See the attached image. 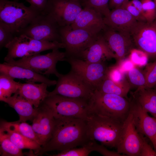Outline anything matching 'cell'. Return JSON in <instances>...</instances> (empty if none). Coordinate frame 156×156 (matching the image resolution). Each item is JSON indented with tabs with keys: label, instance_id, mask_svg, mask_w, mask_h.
<instances>
[{
	"label": "cell",
	"instance_id": "obj_1",
	"mask_svg": "<svg viewBox=\"0 0 156 156\" xmlns=\"http://www.w3.org/2000/svg\"><path fill=\"white\" fill-rule=\"evenodd\" d=\"M91 140L88 135L87 120L72 118L55 119L51 138L42 147L37 155L48 151H65L82 146Z\"/></svg>",
	"mask_w": 156,
	"mask_h": 156
},
{
	"label": "cell",
	"instance_id": "obj_2",
	"mask_svg": "<svg viewBox=\"0 0 156 156\" xmlns=\"http://www.w3.org/2000/svg\"><path fill=\"white\" fill-rule=\"evenodd\" d=\"M90 113L112 118L124 123L130 112L127 98L103 93L94 90L89 101Z\"/></svg>",
	"mask_w": 156,
	"mask_h": 156
},
{
	"label": "cell",
	"instance_id": "obj_3",
	"mask_svg": "<svg viewBox=\"0 0 156 156\" xmlns=\"http://www.w3.org/2000/svg\"><path fill=\"white\" fill-rule=\"evenodd\" d=\"M87 121L90 140L116 148L120 140L124 123L94 114H91Z\"/></svg>",
	"mask_w": 156,
	"mask_h": 156
},
{
	"label": "cell",
	"instance_id": "obj_4",
	"mask_svg": "<svg viewBox=\"0 0 156 156\" xmlns=\"http://www.w3.org/2000/svg\"><path fill=\"white\" fill-rule=\"evenodd\" d=\"M89 101L54 94L48 96L42 103L51 110L55 119L72 118L87 120L90 114Z\"/></svg>",
	"mask_w": 156,
	"mask_h": 156
},
{
	"label": "cell",
	"instance_id": "obj_5",
	"mask_svg": "<svg viewBox=\"0 0 156 156\" xmlns=\"http://www.w3.org/2000/svg\"><path fill=\"white\" fill-rule=\"evenodd\" d=\"M39 13L17 1L0 0V21L7 25L16 36Z\"/></svg>",
	"mask_w": 156,
	"mask_h": 156
},
{
	"label": "cell",
	"instance_id": "obj_6",
	"mask_svg": "<svg viewBox=\"0 0 156 156\" xmlns=\"http://www.w3.org/2000/svg\"><path fill=\"white\" fill-rule=\"evenodd\" d=\"M5 47L8 50L4 59L7 62L17 58L39 54L47 50L64 48V45L62 43L39 40L20 34L15 36Z\"/></svg>",
	"mask_w": 156,
	"mask_h": 156
},
{
	"label": "cell",
	"instance_id": "obj_7",
	"mask_svg": "<svg viewBox=\"0 0 156 156\" xmlns=\"http://www.w3.org/2000/svg\"><path fill=\"white\" fill-rule=\"evenodd\" d=\"M59 49H55L48 53L39 54L24 57L18 60L14 59L5 62L9 64L27 68L39 74L49 77L55 75L58 77L61 75L56 68L58 61H66L65 52L60 51Z\"/></svg>",
	"mask_w": 156,
	"mask_h": 156
},
{
	"label": "cell",
	"instance_id": "obj_8",
	"mask_svg": "<svg viewBox=\"0 0 156 156\" xmlns=\"http://www.w3.org/2000/svg\"><path fill=\"white\" fill-rule=\"evenodd\" d=\"M60 33L66 58L79 59L99 34L93 35L83 29L73 28L70 25L60 27Z\"/></svg>",
	"mask_w": 156,
	"mask_h": 156
},
{
	"label": "cell",
	"instance_id": "obj_9",
	"mask_svg": "<svg viewBox=\"0 0 156 156\" xmlns=\"http://www.w3.org/2000/svg\"><path fill=\"white\" fill-rule=\"evenodd\" d=\"M60 27L48 14H37L19 34L43 41L62 42Z\"/></svg>",
	"mask_w": 156,
	"mask_h": 156
},
{
	"label": "cell",
	"instance_id": "obj_10",
	"mask_svg": "<svg viewBox=\"0 0 156 156\" xmlns=\"http://www.w3.org/2000/svg\"><path fill=\"white\" fill-rule=\"evenodd\" d=\"M58 78L55 88L49 92L48 96L58 94L89 101L94 90L79 76L70 71Z\"/></svg>",
	"mask_w": 156,
	"mask_h": 156
},
{
	"label": "cell",
	"instance_id": "obj_11",
	"mask_svg": "<svg viewBox=\"0 0 156 156\" xmlns=\"http://www.w3.org/2000/svg\"><path fill=\"white\" fill-rule=\"evenodd\" d=\"M70 71L80 77L94 90L107 76L108 69L104 62L91 63L73 57L66 58Z\"/></svg>",
	"mask_w": 156,
	"mask_h": 156
},
{
	"label": "cell",
	"instance_id": "obj_12",
	"mask_svg": "<svg viewBox=\"0 0 156 156\" xmlns=\"http://www.w3.org/2000/svg\"><path fill=\"white\" fill-rule=\"evenodd\" d=\"M130 35L134 47L156 60V22L137 21Z\"/></svg>",
	"mask_w": 156,
	"mask_h": 156
},
{
	"label": "cell",
	"instance_id": "obj_13",
	"mask_svg": "<svg viewBox=\"0 0 156 156\" xmlns=\"http://www.w3.org/2000/svg\"><path fill=\"white\" fill-rule=\"evenodd\" d=\"M78 0H48L43 12L60 27L71 25L83 8Z\"/></svg>",
	"mask_w": 156,
	"mask_h": 156
},
{
	"label": "cell",
	"instance_id": "obj_14",
	"mask_svg": "<svg viewBox=\"0 0 156 156\" xmlns=\"http://www.w3.org/2000/svg\"><path fill=\"white\" fill-rule=\"evenodd\" d=\"M141 146L140 135L136 129L130 112L123 123L120 140L116 148L117 152L125 156H140Z\"/></svg>",
	"mask_w": 156,
	"mask_h": 156
},
{
	"label": "cell",
	"instance_id": "obj_15",
	"mask_svg": "<svg viewBox=\"0 0 156 156\" xmlns=\"http://www.w3.org/2000/svg\"><path fill=\"white\" fill-rule=\"evenodd\" d=\"M101 33L118 62L125 59L134 47L130 34L115 31L106 26Z\"/></svg>",
	"mask_w": 156,
	"mask_h": 156
},
{
	"label": "cell",
	"instance_id": "obj_16",
	"mask_svg": "<svg viewBox=\"0 0 156 156\" xmlns=\"http://www.w3.org/2000/svg\"><path fill=\"white\" fill-rule=\"evenodd\" d=\"M129 100L130 112L132 114L133 122L137 131L149 139L156 151L155 142L156 135V118L150 116L148 112L132 99L131 98Z\"/></svg>",
	"mask_w": 156,
	"mask_h": 156
},
{
	"label": "cell",
	"instance_id": "obj_17",
	"mask_svg": "<svg viewBox=\"0 0 156 156\" xmlns=\"http://www.w3.org/2000/svg\"><path fill=\"white\" fill-rule=\"evenodd\" d=\"M37 113L33 120L32 127L42 146L51 138L55 119L51 110L42 103L38 108Z\"/></svg>",
	"mask_w": 156,
	"mask_h": 156
},
{
	"label": "cell",
	"instance_id": "obj_18",
	"mask_svg": "<svg viewBox=\"0 0 156 156\" xmlns=\"http://www.w3.org/2000/svg\"><path fill=\"white\" fill-rule=\"evenodd\" d=\"M103 16L94 10L83 7L70 25L80 29L94 35H98L106 27Z\"/></svg>",
	"mask_w": 156,
	"mask_h": 156
},
{
	"label": "cell",
	"instance_id": "obj_19",
	"mask_svg": "<svg viewBox=\"0 0 156 156\" xmlns=\"http://www.w3.org/2000/svg\"><path fill=\"white\" fill-rule=\"evenodd\" d=\"M0 73L6 74L13 79H18L26 83L39 82L44 83L48 86L56 85L57 81L47 77L30 69L7 64L5 62L0 64Z\"/></svg>",
	"mask_w": 156,
	"mask_h": 156
},
{
	"label": "cell",
	"instance_id": "obj_20",
	"mask_svg": "<svg viewBox=\"0 0 156 156\" xmlns=\"http://www.w3.org/2000/svg\"><path fill=\"white\" fill-rule=\"evenodd\" d=\"M106 26L119 32L130 34L137 21L126 10L122 8L112 9L103 17Z\"/></svg>",
	"mask_w": 156,
	"mask_h": 156
},
{
	"label": "cell",
	"instance_id": "obj_21",
	"mask_svg": "<svg viewBox=\"0 0 156 156\" xmlns=\"http://www.w3.org/2000/svg\"><path fill=\"white\" fill-rule=\"evenodd\" d=\"M116 58L101 33L96 39L82 53L80 59L91 63L104 62L106 60Z\"/></svg>",
	"mask_w": 156,
	"mask_h": 156
},
{
	"label": "cell",
	"instance_id": "obj_22",
	"mask_svg": "<svg viewBox=\"0 0 156 156\" xmlns=\"http://www.w3.org/2000/svg\"><path fill=\"white\" fill-rule=\"evenodd\" d=\"M48 86L47 84L44 83H21L16 93L31 103L35 107L37 108L48 96L49 92L47 90Z\"/></svg>",
	"mask_w": 156,
	"mask_h": 156
},
{
	"label": "cell",
	"instance_id": "obj_23",
	"mask_svg": "<svg viewBox=\"0 0 156 156\" xmlns=\"http://www.w3.org/2000/svg\"><path fill=\"white\" fill-rule=\"evenodd\" d=\"M14 108L18 114L21 122L32 121L36 115L38 108H35L30 102L16 93L3 101Z\"/></svg>",
	"mask_w": 156,
	"mask_h": 156
},
{
	"label": "cell",
	"instance_id": "obj_24",
	"mask_svg": "<svg viewBox=\"0 0 156 156\" xmlns=\"http://www.w3.org/2000/svg\"><path fill=\"white\" fill-rule=\"evenodd\" d=\"M131 98L147 112L156 116V92L153 88H139L131 92Z\"/></svg>",
	"mask_w": 156,
	"mask_h": 156
},
{
	"label": "cell",
	"instance_id": "obj_25",
	"mask_svg": "<svg viewBox=\"0 0 156 156\" xmlns=\"http://www.w3.org/2000/svg\"><path fill=\"white\" fill-rule=\"evenodd\" d=\"M131 86L127 79L115 82L107 76L100 83L95 89L104 93L113 94L127 98Z\"/></svg>",
	"mask_w": 156,
	"mask_h": 156
},
{
	"label": "cell",
	"instance_id": "obj_26",
	"mask_svg": "<svg viewBox=\"0 0 156 156\" xmlns=\"http://www.w3.org/2000/svg\"><path fill=\"white\" fill-rule=\"evenodd\" d=\"M0 129L18 133L36 142L41 146L32 126L26 122H21L18 120L12 122L1 121L0 123Z\"/></svg>",
	"mask_w": 156,
	"mask_h": 156
},
{
	"label": "cell",
	"instance_id": "obj_27",
	"mask_svg": "<svg viewBox=\"0 0 156 156\" xmlns=\"http://www.w3.org/2000/svg\"><path fill=\"white\" fill-rule=\"evenodd\" d=\"M0 133L8 137L18 147L22 150L28 149L34 150L37 154L42 148V146L36 142L29 139L20 134L0 129Z\"/></svg>",
	"mask_w": 156,
	"mask_h": 156
},
{
	"label": "cell",
	"instance_id": "obj_28",
	"mask_svg": "<svg viewBox=\"0 0 156 156\" xmlns=\"http://www.w3.org/2000/svg\"><path fill=\"white\" fill-rule=\"evenodd\" d=\"M0 100L3 101L18 90L21 83L5 74L0 73Z\"/></svg>",
	"mask_w": 156,
	"mask_h": 156
},
{
	"label": "cell",
	"instance_id": "obj_29",
	"mask_svg": "<svg viewBox=\"0 0 156 156\" xmlns=\"http://www.w3.org/2000/svg\"><path fill=\"white\" fill-rule=\"evenodd\" d=\"M0 154L1 156H23L22 150L4 134L0 133Z\"/></svg>",
	"mask_w": 156,
	"mask_h": 156
},
{
	"label": "cell",
	"instance_id": "obj_30",
	"mask_svg": "<svg viewBox=\"0 0 156 156\" xmlns=\"http://www.w3.org/2000/svg\"><path fill=\"white\" fill-rule=\"evenodd\" d=\"M127 80L131 87L136 88L147 87L146 78L143 72L134 67L127 72Z\"/></svg>",
	"mask_w": 156,
	"mask_h": 156
},
{
	"label": "cell",
	"instance_id": "obj_31",
	"mask_svg": "<svg viewBox=\"0 0 156 156\" xmlns=\"http://www.w3.org/2000/svg\"><path fill=\"white\" fill-rule=\"evenodd\" d=\"M109 0H81V3L83 8L92 9L104 17L108 16L110 11L109 6Z\"/></svg>",
	"mask_w": 156,
	"mask_h": 156
},
{
	"label": "cell",
	"instance_id": "obj_32",
	"mask_svg": "<svg viewBox=\"0 0 156 156\" xmlns=\"http://www.w3.org/2000/svg\"><path fill=\"white\" fill-rule=\"evenodd\" d=\"M94 140H91L88 143L79 148H73L61 151L53 156H87L94 151L93 144Z\"/></svg>",
	"mask_w": 156,
	"mask_h": 156
},
{
	"label": "cell",
	"instance_id": "obj_33",
	"mask_svg": "<svg viewBox=\"0 0 156 156\" xmlns=\"http://www.w3.org/2000/svg\"><path fill=\"white\" fill-rule=\"evenodd\" d=\"M143 72L147 87L153 88L156 84V60L147 64Z\"/></svg>",
	"mask_w": 156,
	"mask_h": 156
},
{
	"label": "cell",
	"instance_id": "obj_34",
	"mask_svg": "<svg viewBox=\"0 0 156 156\" xmlns=\"http://www.w3.org/2000/svg\"><path fill=\"white\" fill-rule=\"evenodd\" d=\"M143 11V16L146 21H154L156 17V6L152 0H141Z\"/></svg>",
	"mask_w": 156,
	"mask_h": 156
},
{
	"label": "cell",
	"instance_id": "obj_35",
	"mask_svg": "<svg viewBox=\"0 0 156 156\" xmlns=\"http://www.w3.org/2000/svg\"><path fill=\"white\" fill-rule=\"evenodd\" d=\"M16 35L6 24L0 21V48L1 49L11 42Z\"/></svg>",
	"mask_w": 156,
	"mask_h": 156
},
{
	"label": "cell",
	"instance_id": "obj_36",
	"mask_svg": "<svg viewBox=\"0 0 156 156\" xmlns=\"http://www.w3.org/2000/svg\"><path fill=\"white\" fill-rule=\"evenodd\" d=\"M135 65L142 66L146 64L148 57L146 54L142 51L137 48L131 50L129 58Z\"/></svg>",
	"mask_w": 156,
	"mask_h": 156
},
{
	"label": "cell",
	"instance_id": "obj_37",
	"mask_svg": "<svg viewBox=\"0 0 156 156\" xmlns=\"http://www.w3.org/2000/svg\"><path fill=\"white\" fill-rule=\"evenodd\" d=\"M107 76L115 82L121 81L125 79L124 73L120 70L117 66L108 67Z\"/></svg>",
	"mask_w": 156,
	"mask_h": 156
},
{
	"label": "cell",
	"instance_id": "obj_38",
	"mask_svg": "<svg viewBox=\"0 0 156 156\" xmlns=\"http://www.w3.org/2000/svg\"><path fill=\"white\" fill-rule=\"evenodd\" d=\"M140 134L141 138V146L140 156H156V151L148 143L144 135Z\"/></svg>",
	"mask_w": 156,
	"mask_h": 156
},
{
	"label": "cell",
	"instance_id": "obj_39",
	"mask_svg": "<svg viewBox=\"0 0 156 156\" xmlns=\"http://www.w3.org/2000/svg\"><path fill=\"white\" fill-rule=\"evenodd\" d=\"M121 8L127 10L138 21H146L139 11L132 4L130 1H127Z\"/></svg>",
	"mask_w": 156,
	"mask_h": 156
},
{
	"label": "cell",
	"instance_id": "obj_40",
	"mask_svg": "<svg viewBox=\"0 0 156 156\" xmlns=\"http://www.w3.org/2000/svg\"><path fill=\"white\" fill-rule=\"evenodd\" d=\"M94 151H97L103 156H125L118 152L111 151L108 150L103 145L97 143L96 141L94 144Z\"/></svg>",
	"mask_w": 156,
	"mask_h": 156
},
{
	"label": "cell",
	"instance_id": "obj_41",
	"mask_svg": "<svg viewBox=\"0 0 156 156\" xmlns=\"http://www.w3.org/2000/svg\"><path fill=\"white\" fill-rule=\"evenodd\" d=\"M29 3L30 6L39 13L44 11L48 0H25Z\"/></svg>",
	"mask_w": 156,
	"mask_h": 156
},
{
	"label": "cell",
	"instance_id": "obj_42",
	"mask_svg": "<svg viewBox=\"0 0 156 156\" xmlns=\"http://www.w3.org/2000/svg\"><path fill=\"white\" fill-rule=\"evenodd\" d=\"M118 63L119 64L117 66L123 73L135 67V64L129 58L124 59Z\"/></svg>",
	"mask_w": 156,
	"mask_h": 156
},
{
	"label": "cell",
	"instance_id": "obj_43",
	"mask_svg": "<svg viewBox=\"0 0 156 156\" xmlns=\"http://www.w3.org/2000/svg\"><path fill=\"white\" fill-rule=\"evenodd\" d=\"M129 0H109V6L110 9L121 8Z\"/></svg>",
	"mask_w": 156,
	"mask_h": 156
},
{
	"label": "cell",
	"instance_id": "obj_44",
	"mask_svg": "<svg viewBox=\"0 0 156 156\" xmlns=\"http://www.w3.org/2000/svg\"><path fill=\"white\" fill-rule=\"evenodd\" d=\"M130 1L132 4L139 11L141 14L143 16V11L141 1H140L139 0H132Z\"/></svg>",
	"mask_w": 156,
	"mask_h": 156
},
{
	"label": "cell",
	"instance_id": "obj_45",
	"mask_svg": "<svg viewBox=\"0 0 156 156\" xmlns=\"http://www.w3.org/2000/svg\"><path fill=\"white\" fill-rule=\"evenodd\" d=\"M153 89L155 90V91L156 92V84L155 86L153 88Z\"/></svg>",
	"mask_w": 156,
	"mask_h": 156
},
{
	"label": "cell",
	"instance_id": "obj_46",
	"mask_svg": "<svg viewBox=\"0 0 156 156\" xmlns=\"http://www.w3.org/2000/svg\"><path fill=\"white\" fill-rule=\"evenodd\" d=\"M155 144L156 145V135L155 138Z\"/></svg>",
	"mask_w": 156,
	"mask_h": 156
},
{
	"label": "cell",
	"instance_id": "obj_47",
	"mask_svg": "<svg viewBox=\"0 0 156 156\" xmlns=\"http://www.w3.org/2000/svg\"><path fill=\"white\" fill-rule=\"evenodd\" d=\"M155 2V4L156 8V0H155V2Z\"/></svg>",
	"mask_w": 156,
	"mask_h": 156
},
{
	"label": "cell",
	"instance_id": "obj_48",
	"mask_svg": "<svg viewBox=\"0 0 156 156\" xmlns=\"http://www.w3.org/2000/svg\"><path fill=\"white\" fill-rule=\"evenodd\" d=\"M79 0V1H80V2H81V0ZM80 3H81V2H80Z\"/></svg>",
	"mask_w": 156,
	"mask_h": 156
},
{
	"label": "cell",
	"instance_id": "obj_49",
	"mask_svg": "<svg viewBox=\"0 0 156 156\" xmlns=\"http://www.w3.org/2000/svg\"><path fill=\"white\" fill-rule=\"evenodd\" d=\"M154 117L155 118H156V116L155 117Z\"/></svg>",
	"mask_w": 156,
	"mask_h": 156
}]
</instances>
